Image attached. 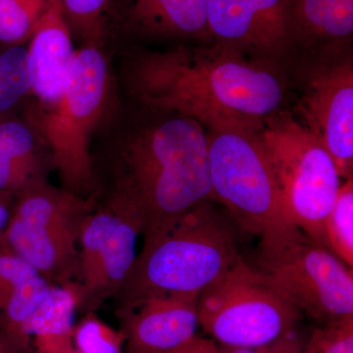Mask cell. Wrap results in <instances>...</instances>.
<instances>
[{"label":"cell","mask_w":353,"mask_h":353,"mask_svg":"<svg viewBox=\"0 0 353 353\" xmlns=\"http://www.w3.org/2000/svg\"><path fill=\"white\" fill-rule=\"evenodd\" d=\"M99 132L92 153L97 201L138 221L143 241L214 201L208 132L196 120L121 102Z\"/></svg>","instance_id":"1"},{"label":"cell","mask_w":353,"mask_h":353,"mask_svg":"<svg viewBox=\"0 0 353 353\" xmlns=\"http://www.w3.org/2000/svg\"><path fill=\"white\" fill-rule=\"evenodd\" d=\"M123 54L116 76L131 101L183 114L205 130L259 129L284 101L275 65L221 44L179 43Z\"/></svg>","instance_id":"2"},{"label":"cell","mask_w":353,"mask_h":353,"mask_svg":"<svg viewBox=\"0 0 353 353\" xmlns=\"http://www.w3.org/2000/svg\"><path fill=\"white\" fill-rule=\"evenodd\" d=\"M215 203L197 204L164 231L143 241L114 296L116 315L155 294H199L236 263L241 256V230Z\"/></svg>","instance_id":"3"},{"label":"cell","mask_w":353,"mask_h":353,"mask_svg":"<svg viewBox=\"0 0 353 353\" xmlns=\"http://www.w3.org/2000/svg\"><path fill=\"white\" fill-rule=\"evenodd\" d=\"M118 85L105 50L82 46L57 99L23 112L48 148L61 188L78 196L94 194L92 145L120 106Z\"/></svg>","instance_id":"4"},{"label":"cell","mask_w":353,"mask_h":353,"mask_svg":"<svg viewBox=\"0 0 353 353\" xmlns=\"http://www.w3.org/2000/svg\"><path fill=\"white\" fill-rule=\"evenodd\" d=\"M317 326L353 317V272L296 227L259 238L250 263Z\"/></svg>","instance_id":"5"},{"label":"cell","mask_w":353,"mask_h":353,"mask_svg":"<svg viewBox=\"0 0 353 353\" xmlns=\"http://www.w3.org/2000/svg\"><path fill=\"white\" fill-rule=\"evenodd\" d=\"M259 134L277 183L285 220L324 246V223L343 181L317 137L289 111L262 121Z\"/></svg>","instance_id":"6"},{"label":"cell","mask_w":353,"mask_h":353,"mask_svg":"<svg viewBox=\"0 0 353 353\" xmlns=\"http://www.w3.org/2000/svg\"><path fill=\"white\" fill-rule=\"evenodd\" d=\"M97 192L81 196L50 181L15 196L0 248L24 259L52 285L76 282L79 239L97 204Z\"/></svg>","instance_id":"7"},{"label":"cell","mask_w":353,"mask_h":353,"mask_svg":"<svg viewBox=\"0 0 353 353\" xmlns=\"http://www.w3.org/2000/svg\"><path fill=\"white\" fill-rule=\"evenodd\" d=\"M259 130L232 127L206 132L213 201L224 206L241 231L261 238L292 226L283 212Z\"/></svg>","instance_id":"8"},{"label":"cell","mask_w":353,"mask_h":353,"mask_svg":"<svg viewBox=\"0 0 353 353\" xmlns=\"http://www.w3.org/2000/svg\"><path fill=\"white\" fill-rule=\"evenodd\" d=\"M199 327L222 347H255L299 329L304 316L243 255L197 299Z\"/></svg>","instance_id":"9"},{"label":"cell","mask_w":353,"mask_h":353,"mask_svg":"<svg viewBox=\"0 0 353 353\" xmlns=\"http://www.w3.org/2000/svg\"><path fill=\"white\" fill-rule=\"evenodd\" d=\"M350 44L316 50L299 75V112L343 181L353 179V58Z\"/></svg>","instance_id":"10"},{"label":"cell","mask_w":353,"mask_h":353,"mask_svg":"<svg viewBox=\"0 0 353 353\" xmlns=\"http://www.w3.org/2000/svg\"><path fill=\"white\" fill-rule=\"evenodd\" d=\"M139 236L138 221L97 199L79 239V308L95 312L114 299L136 261Z\"/></svg>","instance_id":"11"},{"label":"cell","mask_w":353,"mask_h":353,"mask_svg":"<svg viewBox=\"0 0 353 353\" xmlns=\"http://www.w3.org/2000/svg\"><path fill=\"white\" fill-rule=\"evenodd\" d=\"M212 43L274 64L296 46L292 0H206Z\"/></svg>","instance_id":"12"},{"label":"cell","mask_w":353,"mask_h":353,"mask_svg":"<svg viewBox=\"0 0 353 353\" xmlns=\"http://www.w3.org/2000/svg\"><path fill=\"white\" fill-rule=\"evenodd\" d=\"M196 294L148 296L117 314L126 338V353H167L197 336Z\"/></svg>","instance_id":"13"},{"label":"cell","mask_w":353,"mask_h":353,"mask_svg":"<svg viewBox=\"0 0 353 353\" xmlns=\"http://www.w3.org/2000/svg\"><path fill=\"white\" fill-rule=\"evenodd\" d=\"M125 32L148 41L211 43L206 0H119Z\"/></svg>","instance_id":"14"},{"label":"cell","mask_w":353,"mask_h":353,"mask_svg":"<svg viewBox=\"0 0 353 353\" xmlns=\"http://www.w3.org/2000/svg\"><path fill=\"white\" fill-rule=\"evenodd\" d=\"M76 50L61 2L50 0L28 43L32 83V99L29 105H48L57 99Z\"/></svg>","instance_id":"15"},{"label":"cell","mask_w":353,"mask_h":353,"mask_svg":"<svg viewBox=\"0 0 353 353\" xmlns=\"http://www.w3.org/2000/svg\"><path fill=\"white\" fill-rule=\"evenodd\" d=\"M50 153L23 114L0 121V192L14 196L48 181Z\"/></svg>","instance_id":"16"},{"label":"cell","mask_w":353,"mask_h":353,"mask_svg":"<svg viewBox=\"0 0 353 353\" xmlns=\"http://www.w3.org/2000/svg\"><path fill=\"white\" fill-rule=\"evenodd\" d=\"M80 305L77 282L51 285L50 292L24 327L25 340L36 353H70L73 343L74 314Z\"/></svg>","instance_id":"17"},{"label":"cell","mask_w":353,"mask_h":353,"mask_svg":"<svg viewBox=\"0 0 353 353\" xmlns=\"http://www.w3.org/2000/svg\"><path fill=\"white\" fill-rule=\"evenodd\" d=\"M296 43L316 50L350 44L353 0H292Z\"/></svg>","instance_id":"18"},{"label":"cell","mask_w":353,"mask_h":353,"mask_svg":"<svg viewBox=\"0 0 353 353\" xmlns=\"http://www.w3.org/2000/svg\"><path fill=\"white\" fill-rule=\"evenodd\" d=\"M0 46V121L21 115L32 99L28 43Z\"/></svg>","instance_id":"19"},{"label":"cell","mask_w":353,"mask_h":353,"mask_svg":"<svg viewBox=\"0 0 353 353\" xmlns=\"http://www.w3.org/2000/svg\"><path fill=\"white\" fill-rule=\"evenodd\" d=\"M51 285L39 274L27 279L14 292L0 315V331L21 353L31 352V345L25 340L24 327L48 296Z\"/></svg>","instance_id":"20"},{"label":"cell","mask_w":353,"mask_h":353,"mask_svg":"<svg viewBox=\"0 0 353 353\" xmlns=\"http://www.w3.org/2000/svg\"><path fill=\"white\" fill-rule=\"evenodd\" d=\"M324 246L353 267V179L343 181L324 223Z\"/></svg>","instance_id":"21"},{"label":"cell","mask_w":353,"mask_h":353,"mask_svg":"<svg viewBox=\"0 0 353 353\" xmlns=\"http://www.w3.org/2000/svg\"><path fill=\"white\" fill-rule=\"evenodd\" d=\"M50 0H0V43H29Z\"/></svg>","instance_id":"22"},{"label":"cell","mask_w":353,"mask_h":353,"mask_svg":"<svg viewBox=\"0 0 353 353\" xmlns=\"http://www.w3.org/2000/svg\"><path fill=\"white\" fill-rule=\"evenodd\" d=\"M110 0H60L72 34L82 46L105 50V12Z\"/></svg>","instance_id":"23"},{"label":"cell","mask_w":353,"mask_h":353,"mask_svg":"<svg viewBox=\"0 0 353 353\" xmlns=\"http://www.w3.org/2000/svg\"><path fill=\"white\" fill-rule=\"evenodd\" d=\"M74 347L80 353H124L126 338L122 330L116 331L97 317L87 312L73 330Z\"/></svg>","instance_id":"24"},{"label":"cell","mask_w":353,"mask_h":353,"mask_svg":"<svg viewBox=\"0 0 353 353\" xmlns=\"http://www.w3.org/2000/svg\"><path fill=\"white\" fill-rule=\"evenodd\" d=\"M304 353H353V317L316 327Z\"/></svg>","instance_id":"25"},{"label":"cell","mask_w":353,"mask_h":353,"mask_svg":"<svg viewBox=\"0 0 353 353\" xmlns=\"http://www.w3.org/2000/svg\"><path fill=\"white\" fill-rule=\"evenodd\" d=\"M36 274L24 259L0 248V315L17 288Z\"/></svg>","instance_id":"26"},{"label":"cell","mask_w":353,"mask_h":353,"mask_svg":"<svg viewBox=\"0 0 353 353\" xmlns=\"http://www.w3.org/2000/svg\"><path fill=\"white\" fill-rule=\"evenodd\" d=\"M307 338L299 329L267 345L255 347H230L218 345L219 353H304Z\"/></svg>","instance_id":"27"},{"label":"cell","mask_w":353,"mask_h":353,"mask_svg":"<svg viewBox=\"0 0 353 353\" xmlns=\"http://www.w3.org/2000/svg\"><path fill=\"white\" fill-rule=\"evenodd\" d=\"M167 353H219L217 343L212 339L197 336L183 347Z\"/></svg>","instance_id":"28"},{"label":"cell","mask_w":353,"mask_h":353,"mask_svg":"<svg viewBox=\"0 0 353 353\" xmlns=\"http://www.w3.org/2000/svg\"><path fill=\"white\" fill-rule=\"evenodd\" d=\"M0 353H21L1 331H0Z\"/></svg>","instance_id":"29"},{"label":"cell","mask_w":353,"mask_h":353,"mask_svg":"<svg viewBox=\"0 0 353 353\" xmlns=\"http://www.w3.org/2000/svg\"><path fill=\"white\" fill-rule=\"evenodd\" d=\"M70 353H80V352H77V350H73V352H70Z\"/></svg>","instance_id":"30"}]
</instances>
